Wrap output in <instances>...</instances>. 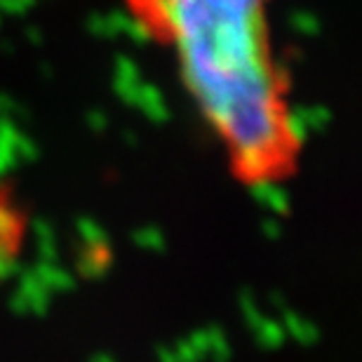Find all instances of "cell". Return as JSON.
Listing matches in <instances>:
<instances>
[{
	"mask_svg": "<svg viewBox=\"0 0 362 362\" xmlns=\"http://www.w3.org/2000/svg\"><path fill=\"white\" fill-rule=\"evenodd\" d=\"M292 24L299 33H315L317 31V21L306 12H296L292 17Z\"/></svg>",
	"mask_w": 362,
	"mask_h": 362,
	"instance_id": "cell-4",
	"label": "cell"
},
{
	"mask_svg": "<svg viewBox=\"0 0 362 362\" xmlns=\"http://www.w3.org/2000/svg\"><path fill=\"white\" fill-rule=\"evenodd\" d=\"M139 88H141V83H139V76H136V69L127 59H120L118 62V90L125 94V97L134 99Z\"/></svg>",
	"mask_w": 362,
	"mask_h": 362,
	"instance_id": "cell-3",
	"label": "cell"
},
{
	"mask_svg": "<svg viewBox=\"0 0 362 362\" xmlns=\"http://www.w3.org/2000/svg\"><path fill=\"white\" fill-rule=\"evenodd\" d=\"M158 10L177 31L191 90L228 141L240 175L252 184L269 181L294 144L262 57L257 0H158Z\"/></svg>",
	"mask_w": 362,
	"mask_h": 362,
	"instance_id": "cell-1",
	"label": "cell"
},
{
	"mask_svg": "<svg viewBox=\"0 0 362 362\" xmlns=\"http://www.w3.org/2000/svg\"><path fill=\"white\" fill-rule=\"evenodd\" d=\"M134 101L139 104L144 111H146L153 120H163L165 115H168V108H165V101L163 97L158 94L153 88H148V85H141L139 92H136Z\"/></svg>",
	"mask_w": 362,
	"mask_h": 362,
	"instance_id": "cell-2",
	"label": "cell"
}]
</instances>
